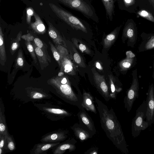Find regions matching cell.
Segmentation results:
<instances>
[{
	"instance_id": "cell-1",
	"label": "cell",
	"mask_w": 154,
	"mask_h": 154,
	"mask_svg": "<svg viewBox=\"0 0 154 154\" xmlns=\"http://www.w3.org/2000/svg\"><path fill=\"white\" fill-rule=\"evenodd\" d=\"M95 102L98 111L102 128L106 136L114 145L122 152L128 154L129 151L120 123L116 114L111 107L97 97Z\"/></svg>"
},
{
	"instance_id": "cell-2",
	"label": "cell",
	"mask_w": 154,
	"mask_h": 154,
	"mask_svg": "<svg viewBox=\"0 0 154 154\" xmlns=\"http://www.w3.org/2000/svg\"><path fill=\"white\" fill-rule=\"evenodd\" d=\"M50 82L67 102L77 107L79 109L82 107V97L74 92L67 76L54 77L50 80Z\"/></svg>"
},
{
	"instance_id": "cell-3",
	"label": "cell",
	"mask_w": 154,
	"mask_h": 154,
	"mask_svg": "<svg viewBox=\"0 0 154 154\" xmlns=\"http://www.w3.org/2000/svg\"><path fill=\"white\" fill-rule=\"evenodd\" d=\"M60 3L81 13L85 17L97 22L99 18L90 0H57Z\"/></svg>"
},
{
	"instance_id": "cell-4",
	"label": "cell",
	"mask_w": 154,
	"mask_h": 154,
	"mask_svg": "<svg viewBox=\"0 0 154 154\" xmlns=\"http://www.w3.org/2000/svg\"><path fill=\"white\" fill-rule=\"evenodd\" d=\"M49 5L57 17L72 28L85 33L88 32L87 28L82 20L69 12L59 7L54 4L49 3Z\"/></svg>"
},
{
	"instance_id": "cell-5",
	"label": "cell",
	"mask_w": 154,
	"mask_h": 154,
	"mask_svg": "<svg viewBox=\"0 0 154 154\" xmlns=\"http://www.w3.org/2000/svg\"><path fill=\"white\" fill-rule=\"evenodd\" d=\"M146 107V100H144L136 110L135 115L131 123V134L134 138L137 137L141 131L145 130L149 126L145 120Z\"/></svg>"
},
{
	"instance_id": "cell-6",
	"label": "cell",
	"mask_w": 154,
	"mask_h": 154,
	"mask_svg": "<svg viewBox=\"0 0 154 154\" xmlns=\"http://www.w3.org/2000/svg\"><path fill=\"white\" fill-rule=\"evenodd\" d=\"M56 47L61 57L60 71L68 75H75L77 67L72 61V55L69 54L66 47L60 45H56Z\"/></svg>"
},
{
	"instance_id": "cell-7",
	"label": "cell",
	"mask_w": 154,
	"mask_h": 154,
	"mask_svg": "<svg viewBox=\"0 0 154 154\" xmlns=\"http://www.w3.org/2000/svg\"><path fill=\"white\" fill-rule=\"evenodd\" d=\"M132 74V82L124 99V106L128 112L131 111L134 102L139 96V84L136 69L133 71Z\"/></svg>"
},
{
	"instance_id": "cell-8",
	"label": "cell",
	"mask_w": 154,
	"mask_h": 154,
	"mask_svg": "<svg viewBox=\"0 0 154 154\" xmlns=\"http://www.w3.org/2000/svg\"><path fill=\"white\" fill-rule=\"evenodd\" d=\"M146 121L149 126L154 123V87L153 84L149 87L146 99Z\"/></svg>"
},
{
	"instance_id": "cell-9",
	"label": "cell",
	"mask_w": 154,
	"mask_h": 154,
	"mask_svg": "<svg viewBox=\"0 0 154 154\" xmlns=\"http://www.w3.org/2000/svg\"><path fill=\"white\" fill-rule=\"evenodd\" d=\"M95 86L104 99L106 101L110 99L109 88L104 75L95 72L93 75Z\"/></svg>"
},
{
	"instance_id": "cell-10",
	"label": "cell",
	"mask_w": 154,
	"mask_h": 154,
	"mask_svg": "<svg viewBox=\"0 0 154 154\" xmlns=\"http://www.w3.org/2000/svg\"><path fill=\"white\" fill-rule=\"evenodd\" d=\"M77 116L79 124L94 135L96 132L94 124L91 117L85 109L83 107L80 109Z\"/></svg>"
},
{
	"instance_id": "cell-11",
	"label": "cell",
	"mask_w": 154,
	"mask_h": 154,
	"mask_svg": "<svg viewBox=\"0 0 154 154\" xmlns=\"http://www.w3.org/2000/svg\"><path fill=\"white\" fill-rule=\"evenodd\" d=\"M122 36L128 39L131 46H133L135 44L137 38V30L136 24L132 19H128L126 22L123 31Z\"/></svg>"
},
{
	"instance_id": "cell-12",
	"label": "cell",
	"mask_w": 154,
	"mask_h": 154,
	"mask_svg": "<svg viewBox=\"0 0 154 154\" xmlns=\"http://www.w3.org/2000/svg\"><path fill=\"white\" fill-rule=\"evenodd\" d=\"M135 12L137 15L154 23V9L147 0H143L139 5Z\"/></svg>"
},
{
	"instance_id": "cell-13",
	"label": "cell",
	"mask_w": 154,
	"mask_h": 154,
	"mask_svg": "<svg viewBox=\"0 0 154 154\" xmlns=\"http://www.w3.org/2000/svg\"><path fill=\"white\" fill-rule=\"evenodd\" d=\"M143 0H116L119 8L130 13H135Z\"/></svg>"
},
{
	"instance_id": "cell-14",
	"label": "cell",
	"mask_w": 154,
	"mask_h": 154,
	"mask_svg": "<svg viewBox=\"0 0 154 154\" xmlns=\"http://www.w3.org/2000/svg\"><path fill=\"white\" fill-rule=\"evenodd\" d=\"M71 128L75 136L81 142L91 138L94 136L79 123H75Z\"/></svg>"
},
{
	"instance_id": "cell-15",
	"label": "cell",
	"mask_w": 154,
	"mask_h": 154,
	"mask_svg": "<svg viewBox=\"0 0 154 154\" xmlns=\"http://www.w3.org/2000/svg\"><path fill=\"white\" fill-rule=\"evenodd\" d=\"M68 133V131H66L53 132L44 137L41 141L44 143L59 142L65 140Z\"/></svg>"
},
{
	"instance_id": "cell-16",
	"label": "cell",
	"mask_w": 154,
	"mask_h": 154,
	"mask_svg": "<svg viewBox=\"0 0 154 154\" xmlns=\"http://www.w3.org/2000/svg\"><path fill=\"white\" fill-rule=\"evenodd\" d=\"M82 94V100L81 103L82 107L86 110L96 114V109L94 105V98L89 92L84 91Z\"/></svg>"
},
{
	"instance_id": "cell-17",
	"label": "cell",
	"mask_w": 154,
	"mask_h": 154,
	"mask_svg": "<svg viewBox=\"0 0 154 154\" xmlns=\"http://www.w3.org/2000/svg\"><path fill=\"white\" fill-rule=\"evenodd\" d=\"M48 34L56 45H60L65 47L66 46L64 41L58 30L53 24L48 21Z\"/></svg>"
},
{
	"instance_id": "cell-18",
	"label": "cell",
	"mask_w": 154,
	"mask_h": 154,
	"mask_svg": "<svg viewBox=\"0 0 154 154\" xmlns=\"http://www.w3.org/2000/svg\"><path fill=\"white\" fill-rule=\"evenodd\" d=\"M77 141L74 138L68 140L59 144L54 151V154H63L67 150L69 152L74 151L76 149L75 144Z\"/></svg>"
},
{
	"instance_id": "cell-19",
	"label": "cell",
	"mask_w": 154,
	"mask_h": 154,
	"mask_svg": "<svg viewBox=\"0 0 154 154\" xmlns=\"http://www.w3.org/2000/svg\"><path fill=\"white\" fill-rule=\"evenodd\" d=\"M108 77L109 81L108 86L109 97L110 99H116L117 94L122 91V88L112 75H110Z\"/></svg>"
},
{
	"instance_id": "cell-20",
	"label": "cell",
	"mask_w": 154,
	"mask_h": 154,
	"mask_svg": "<svg viewBox=\"0 0 154 154\" xmlns=\"http://www.w3.org/2000/svg\"><path fill=\"white\" fill-rule=\"evenodd\" d=\"M32 45L41 68L42 69H43L48 65V62L49 63L51 62V59L49 58L46 53L41 49L38 47L35 43H32Z\"/></svg>"
},
{
	"instance_id": "cell-21",
	"label": "cell",
	"mask_w": 154,
	"mask_h": 154,
	"mask_svg": "<svg viewBox=\"0 0 154 154\" xmlns=\"http://www.w3.org/2000/svg\"><path fill=\"white\" fill-rule=\"evenodd\" d=\"M104 6L107 19L111 21L115 15V3L116 0H101Z\"/></svg>"
},
{
	"instance_id": "cell-22",
	"label": "cell",
	"mask_w": 154,
	"mask_h": 154,
	"mask_svg": "<svg viewBox=\"0 0 154 154\" xmlns=\"http://www.w3.org/2000/svg\"><path fill=\"white\" fill-rule=\"evenodd\" d=\"M34 16L35 21L31 23L30 26L33 30L36 33L43 34L46 31L45 26L39 16L36 12H35Z\"/></svg>"
},
{
	"instance_id": "cell-23",
	"label": "cell",
	"mask_w": 154,
	"mask_h": 154,
	"mask_svg": "<svg viewBox=\"0 0 154 154\" xmlns=\"http://www.w3.org/2000/svg\"><path fill=\"white\" fill-rule=\"evenodd\" d=\"M121 26L116 27L111 33L107 35L103 40V45L105 48L110 47L115 41L121 28Z\"/></svg>"
},
{
	"instance_id": "cell-24",
	"label": "cell",
	"mask_w": 154,
	"mask_h": 154,
	"mask_svg": "<svg viewBox=\"0 0 154 154\" xmlns=\"http://www.w3.org/2000/svg\"><path fill=\"white\" fill-rule=\"evenodd\" d=\"M7 58L5 49L4 35L2 27H0V63L4 66Z\"/></svg>"
},
{
	"instance_id": "cell-25",
	"label": "cell",
	"mask_w": 154,
	"mask_h": 154,
	"mask_svg": "<svg viewBox=\"0 0 154 154\" xmlns=\"http://www.w3.org/2000/svg\"><path fill=\"white\" fill-rule=\"evenodd\" d=\"M60 142L54 143H40L36 145L34 153L39 154L46 152L50 149L58 145Z\"/></svg>"
},
{
	"instance_id": "cell-26",
	"label": "cell",
	"mask_w": 154,
	"mask_h": 154,
	"mask_svg": "<svg viewBox=\"0 0 154 154\" xmlns=\"http://www.w3.org/2000/svg\"><path fill=\"white\" fill-rule=\"evenodd\" d=\"M72 41L75 47L82 52L88 54H91L89 48L82 41L75 38H73Z\"/></svg>"
},
{
	"instance_id": "cell-27",
	"label": "cell",
	"mask_w": 154,
	"mask_h": 154,
	"mask_svg": "<svg viewBox=\"0 0 154 154\" xmlns=\"http://www.w3.org/2000/svg\"><path fill=\"white\" fill-rule=\"evenodd\" d=\"M43 109L45 111L63 117L69 116H72V114L62 109L49 107H45Z\"/></svg>"
},
{
	"instance_id": "cell-28",
	"label": "cell",
	"mask_w": 154,
	"mask_h": 154,
	"mask_svg": "<svg viewBox=\"0 0 154 154\" xmlns=\"http://www.w3.org/2000/svg\"><path fill=\"white\" fill-rule=\"evenodd\" d=\"M72 50L73 54L72 56L74 62L81 67L85 68L86 65L82 57L74 47Z\"/></svg>"
},
{
	"instance_id": "cell-29",
	"label": "cell",
	"mask_w": 154,
	"mask_h": 154,
	"mask_svg": "<svg viewBox=\"0 0 154 154\" xmlns=\"http://www.w3.org/2000/svg\"><path fill=\"white\" fill-rule=\"evenodd\" d=\"M149 36L147 38V40H145L143 42L142 45L143 51L147 50L154 48V34H148Z\"/></svg>"
},
{
	"instance_id": "cell-30",
	"label": "cell",
	"mask_w": 154,
	"mask_h": 154,
	"mask_svg": "<svg viewBox=\"0 0 154 154\" xmlns=\"http://www.w3.org/2000/svg\"><path fill=\"white\" fill-rule=\"evenodd\" d=\"M135 57L126 58L119 63V66L122 71H125L130 68L135 62Z\"/></svg>"
},
{
	"instance_id": "cell-31",
	"label": "cell",
	"mask_w": 154,
	"mask_h": 154,
	"mask_svg": "<svg viewBox=\"0 0 154 154\" xmlns=\"http://www.w3.org/2000/svg\"><path fill=\"white\" fill-rule=\"evenodd\" d=\"M5 117L1 110L0 112V134L7 137L8 135V130L6 123Z\"/></svg>"
},
{
	"instance_id": "cell-32",
	"label": "cell",
	"mask_w": 154,
	"mask_h": 154,
	"mask_svg": "<svg viewBox=\"0 0 154 154\" xmlns=\"http://www.w3.org/2000/svg\"><path fill=\"white\" fill-rule=\"evenodd\" d=\"M22 35V32L20 31L17 34L16 38L12 40L10 46V51L12 54H13L19 48Z\"/></svg>"
},
{
	"instance_id": "cell-33",
	"label": "cell",
	"mask_w": 154,
	"mask_h": 154,
	"mask_svg": "<svg viewBox=\"0 0 154 154\" xmlns=\"http://www.w3.org/2000/svg\"><path fill=\"white\" fill-rule=\"evenodd\" d=\"M49 44L50 46V48L52 53L53 57L57 62L59 67L60 66L61 57L59 52L56 48V47L49 41Z\"/></svg>"
},
{
	"instance_id": "cell-34",
	"label": "cell",
	"mask_w": 154,
	"mask_h": 154,
	"mask_svg": "<svg viewBox=\"0 0 154 154\" xmlns=\"http://www.w3.org/2000/svg\"><path fill=\"white\" fill-rule=\"evenodd\" d=\"M34 41L36 45L43 51L46 53L49 58L51 59V57L49 55L47 50V45L38 38H34Z\"/></svg>"
},
{
	"instance_id": "cell-35",
	"label": "cell",
	"mask_w": 154,
	"mask_h": 154,
	"mask_svg": "<svg viewBox=\"0 0 154 154\" xmlns=\"http://www.w3.org/2000/svg\"><path fill=\"white\" fill-rule=\"evenodd\" d=\"M25 44L27 49L30 53L34 62L35 63H36L37 62L36 56L32 45L29 41H26Z\"/></svg>"
},
{
	"instance_id": "cell-36",
	"label": "cell",
	"mask_w": 154,
	"mask_h": 154,
	"mask_svg": "<svg viewBox=\"0 0 154 154\" xmlns=\"http://www.w3.org/2000/svg\"><path fill=\"white\" fill-rule=\"evenodd\" d=\"M7 144V147L10 151H13L15 149V145L12 137L11 136L8 135L5 144Z\"/></svg>"
},
{
	"instance_id": "cell-37",
	"label": "cell",
	"mask_w": 154,
	"mask_h": 154,
	"mask_svg": "<svg viewBox=\"0 0 154 154\" xmlns=\"http://www.w3.org/2000/svg\"><path fill=\"white\" fill-rule=\"evenodd\" d=\"M35 12L32 7H29L26 10V20L27 23L29 24L31 23V17L34 15Z\"/></svg>"
},
{
	"instance_id": "cell-38",
	"label": "cell",
	"mask_w": 154,
	"mask_h": 154,
	"mask_svg": "<svg viewBox=\"0 0 154 154\" xmlns=\"http://www.w3.org/2000/svg\"><path fill=\"white\" fill-rule=\"evenodd\" d=\"M30 96L32 99H40L45 98L46 97V96L38 92H32L30 94Z\"/></svg>"
},
{
	"instance_id": "cell-39",
	"label": "cell",
	"mask_w": 154,
	"mask_h": 154,
	"mask_svg": "<svg viewBox=\"0 0 154 154\" xmlns=\"http://www.w3.org/2000/svg\"><path fill=\"white\" fill-rule=\"evenodd\" d=\"M22 54V52L21 50H20L19 51L17 60V65L21 67H22L24 65V60Z\"/></svg>"
},
{
	"instance_id": "cell-40",
	"label": "cell",
	"mask_w": 154,
	"mask_h": 154,
	"mask_svg": "<svg viewBox=\"0 0 154 154\" xmlns=\"http://www.w3.org/2000/svg\"><path fill=\"white\" fill-rule=\"evenodd\" d=\"M98 149L97 147H92L88 149L84 153L85 154H98Z\"/></svg>"
},
{
	"instance_id": "cell-41",
	"label": "cell",
	"mask_w": 154,
	"mask_h": 154,
	"mask_svg": "<svg viewBox=\"0 0 154 154\" xmlns=\"http://www.w3.org/2000/svg\"><path fill=\"white\" fill-rule=\"evenodd\" d=\"M21 38L24 39L26 41L31 42L34 40V38L33 36L30 33L22 35Z\"/></svg>"
},
{
	"instance_id": "cell-42",
	"label": "cell",
	"mask_w": 154,
	"mask_h": 154,
	"mask_svg": "<svg viewBox=\"0 0 154 154\" xmlns=\"http://www.w3.org/2000/svg\"><path fill=\"white\" fill-rule=\"evenodd\" d=\"M7 138L4 135L0 134V148L3 150L5 148Z\"/></svg>"
},
{
	"instance_id": "cell-43",
	"label": "cell",
	"mask_w": 154,
	"mask_h": 154,
	"mask_svg": "<svg viewBox=\"0 0 154 154\" xmlns=\"http://www.w3.org/2000/svg\"><path fill=\"white\" fill-rule=\"evenodd\" d=\"M126 57H127L134 58L135 57V54L131 51H127L126 52Z\"/></svg>"
},
{
	"instance_id": "cell-44",
	"label": "cell",
	"mask_w": 154,
	"mask_h": 154,
	"mask_svg": "<svg viewBox=\"0 0 154 154\" xmlns=\"http://www.w3.org/2000/svg\"><path fill=\"white\" fill-rule=\"evenodd\" d=\"M95 66L98 69L100 70H102L103 69V68L100 63L98 62H97L95 63Z\"/></svg>"
},
{
	"instance_id": "cell-45",
	"label": "cell",
	"mask_w": 154,
	"mask_h": 154,
	"mask_svg": "<svg viewBox=\"0 0 154 154\" xmlns=\"http://www.w3.org/2000/svg\"><path fill=\"white\" fill-rule=\"evenodd\" d=\"M147 1L154 9V0H147Z\"/></svg>"
},
{
	"instance_id": "cell-46",
	"label": "cell",
	"mask_w": 154,
	"mask_h": 154,
	"mask_svg": "<svg viewBox=\"0 0 154 154\" xmlns=\"http://www.w3.org/2000/svg\"><path fill=\"white\" fill-rule=\"evenodd\" d=\"M64 73L63 72L60 71V72H59L58 75V76L59 77L62 76L64 75Z\"/></svg>"
},
{
	"instance_id": "cell-47",
	"label": "cell",
	"mask_w": 154,
	"mask_h": 154,
	"mask_svg": "<svg viewBox=\"0 0 154 154\" xmlns=\"http://www.w3.org/2000/svg\"><path fill=\"white\" fill-rule=\"evenodd\" d=\"M3 149L0 148V154L3 153Z\"/></svg>"
},
{
	"instance_id": "cell-48",
	"label": "cell",
	"mask_w": 154,
	"mask_h": 154,
	"mask_svg": "<svg viewBox=\"0 0 154 154\" xmlns=\"http://www.w3.org/2000/svg\"></svg>"
}]
</instances>
